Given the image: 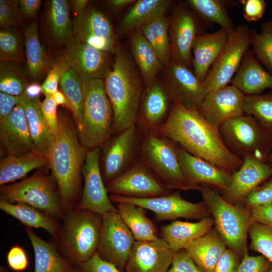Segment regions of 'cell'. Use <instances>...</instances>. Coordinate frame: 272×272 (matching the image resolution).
<instances>
[{
	"label": "cell",
	"mask_w": 272,
	"mask_h": 272,
	"mask_svg": "<svg viewBox=\"0 0 272 272\" xmlns=\"http://www.w3.org/2000/svg\"><path fill=\"white\" fill-rule=\"evenodd\" d=\"M160 132L193 156L206 160L231 175L243 160L224 144L219 128L210 124L197 110L188 109L173 101Z\"/></svg>",
	"instance_id": "cell-1"
},
{
	"label": "cell",
	"mask_w": 272,
	"mask_h": 272,
	"mask_svg": "<svg viewBox=\"0 0 272 272\" xmlns=\"http://www.w3.org/2000/svg\"><path fill=\"white\" fill-rule=\"evenodd\" d=\"M112 69L104 79L114 116L113 128L119 132L135 125L142 84L140 72L130 56L117 48Z\"/></svg>",
	"instance_id": "cell-2"
},
{
	"label": "cell",
	"mask_w": 272,
	"mask_h": 272,
	"mask_svg": "<svg viewBox=\"0 0 272 272\" xmlns=\"http://www.w3.org/2000/svg\"><path fill=\"white\" fill-rule=\"evenodd\" d=\"M87 149L80 144L71 125L59 120L58 130L47 157L65 204L71 201L78 190Z\"/></svg>",
	"instance_id": "cell-3"
},
{
	"label": "cell",
	"mask_w": 272,
	"mask_h": 272,
	"mask_svg": "<svg viewBox=\"0 0 272 272\" xmlns=\"http://www.w3.org/2000/svg\"><path fill=\"white\" fill-rule=\"evenodd\" d=\"M198 190L226 246L242 257L248 251V230L254 222L250 208L243 202L230 203L218 191L211 187L199 185Z\"/></svg>",
	"instance_id": "cell-4"
},
{
	"label": "cell",
	"mask_w": 272,
	"mask_h": 272,
	"mask_svg": "<svg viewBox=\"0 0 272 272\" xmlns=\"http://www.w3.org/2000/svg\"><path fill=\"white\" fill-rule=\"evenodd\" d=\"M219 129L227 148L238 157L269 162L272 154V133L253 117L244 114L227 120Z\"/></svg>",
	"instance_id": "cell-5"
},
{
	"label": "cell",
	"mask_w": 272,
	"mask_h": 272,
	"mask_svg": "<svg viewBox=\"0 0 272 272\" xmlns=\"http://www.w3.org/2000/svg\"><path fill=\"white\" fill-rule=\"evenodd\" d=\"M83 84L84 105L79 137L84 147L93 149L108 137L113 127V112L103 79H93Z\"/></svg>",
	"instance_id": "cell-6"
},
{
	"label": "cell",
	"mask_w": 272,
	"mask_h": 272,
	"mask_svg": "<svg viewBox=\"0 0 272 272\" xmlns=\"http://www.w3.org/2000/svg\"><path fill=\"white\" fill-rule=\"evenodd\" d=\"M102 224V215L78 209L66 217L62 231V246L67 255L78 263L97 251Z\"/></svg>",
	"instance_id": "cell-7"
},
{
	"label": "cell",
	"mask_w": 272,
	"mask_h": 272,
	"mask_svg": "<svg viewBox=\"0 0 272 272\" xmlns=\"http://www.w3.org/2000/svg\"><path fill=\"white\" fill-rule=\"evenodd\" d=\"M141 152L146 165L150 167L170 189L197 190L186 178L178 157L176 144L153 134L144 139Z\"/></svg>",
	"instance_id": "cell-8"
},
{
	"label": "cell",
	"mask_w": 272,
	"mask_h": 272,
	"mask_svg": "<svg viewBox=\"0 0 272 272\" xmlns=\"http://www.w3.org/2000/svg\"><path fill=\"white\" fill-rule=\"evenodd\" d=\"M251 44V30L241 24L229 32L225 48L202 82L206 94L229 85Z\"/></svg>",
	"instance_id": "cell-9"
},
{
	"label": "cell",
	"mask_w": 272,
	"mask_h": 272,
	"mask_svg": "<svg viewBox=\"0 0 272 272\" xmlns=\"http://www.w3.org/2000/svg\"><path fill=\"white\" fill-rule=\"evenodd\" d=\"M1 193V198L10 202L25 203L49 216L61 214L57 194L50 180L43 175L36 174L14 184L3 185Z\"/></svg>",
	"instance_id": "cell-10"
},
{
	"label": "cell",
	"mask_w": 272,
	"mask_h": 272,
	"mask_svg": "<svg viewBox=\"0 0 272 272\" xmlns=\"http://www.w3.org/2000/svg\"><path fill=\"white\" fill-rule=\"evenodd\" d=\"M133 235L122 221L118 211L102 215V224L97 253L123 272L135 242Z\"/></svg>",
	"instance_id": "cell-11"
},
{
	"label": "cell",
	"mask_w": 272,
	"mask_h": 272,
	"mask_svg": "<svg viewBox=\"0 0 272 272\" xmlns=\"http://www.w3.org/2000/svg\"><path fill=\"white\" fill-rule=\"evenodd\" d=\"M111 201L127 202L144 208L154 214L156 222L178 218L200 220L210 216L203 202L194 203L184 199L179 191L167 195L146 198H137L112 195Z\"/></svg>",
	"instance_id": "cell-12"
},
{
	"label": "cell",
	"mask_w": 272,
	"mask_h": 272,
	"mask_svg": "<svg viewBox=\"0 0 272 272\" xmlns=\"http://www.w3.org/2000/svg\"><path fill=\"white\" fill-rule=\"evenodd\" d=\"M106 188L113 195L137 198L165 195L171 190L141 164L135 165L108 183Z\"/></svg>",
	"instance_id": "cell-13"
},
{
	"label": "cell",
	"mask_w": 272,
	"mask_h": 272,
	"mask_svg": "<svg viewBox=\"0 0 272 272\" xmlns=\"http://www.w3.org/2000/svg\"><path fill=\"white\" fill-rule=\"evenodd\" d=\"M99 147L87 152L82 173L84 180L83 193L78 209H84L103 215L117 211L107 195L99 167Z\"/></svg>",
	"instance_id": "cell-14"
},
{
	"label": "cell",
	"mask_w": 272,
	"mask_h": 272,
	"mask_svg": "<svg viewBox=\"0 0 272 272\" xmlns=\"http://www.w3.org/2000/svg\"><path fill=\"white\" fill-rule=\"evenodd\" d=\"M73 38L101 51L115 53L116 38L112 25L99 10L89 9L73 22Z\"/></svg>",
	"instance_id": "cell-15"
},
{
	"label": "cell",
	"mask_w": 272,
	"mask_h": 272,
	"mask_svg": "<svg viewBox=\"0 0 272 272\" xmlns=\"http://www.w3.org/2000/svg\"><path fill=\"white\" fill-rule=\"evenodd\" d=\"M165 87L173 101L190 110H198L206 95L202 82L193 72L172 60L167 66Z\"/></svg>",
	"instance_id": "cell-16"
},
{
	"label": "cell",
	"mask_w": 272,
	"mask_h": 272,
	"mask_svg": "<svg viewBox=\"0 0 272 272\" xmlns=\"http://www.w3.org/2000/svg\"><path fill=\"white\" fill-rule=\"evenodd\" d=\"M245 95L234 86L227 85L206 94L198 111L213 126L244 114Z\"/></svg>",
	"instance_id": "cell-17"
},
{
	"label": "cell",
	"mask_w": 272,
	"mask_h": 272,
	"mask_svg": "<svg viewBox=\"0 0 272 272\" xmlns=\"http://www.w3.org/2000/svg\"><path fill=\"white\" fill-rule=\"evenodd\" d=\"M199 25L193 14L183 5L174 10L169 22V37L172 60L189 68L192 64L191 51Z\"/></svg>",
	"instance_id": "cell-18"
},
{
	"label": "cell",
	"mask_w": 272,
	"mask_h": 272,
	"mask_svg": "<svg viewBox=\"0 0 272 272\" xmlns=\"http://www.w3.org/2000/svg\"><path fill=\"white\" fill-rule=\"evenodd\" d=\"M107 53L73 38L67 43L63 57L82 82H85L105 78L110 69Z\"/></svg>",
	"instance_id": "cell-19"
},
{
	"label": "cell",
	"mask_w": 272,
	"mask_h": 272,
	"mask_svg": "<svg viewBox=\"0 0 272 272\" xmlns=\"http://www.w3.org/2000/svg\"><path fill=\"white\" fill-rule=\"evenodd\" d=\"M174 252L162 238L135 241L123 272H166Z\"/></svg>",
	"instance_id": "cell-20"
},
{
	"label": "cell",
	"mask_w": 272,
	"mask_h": 272,
	"mask_svg": "<svg viewBox=\"0 0 272 272\" xmlns=\"http://www.w3.org/2000/svg\"><path fill=\"white\" fill-rule=\"evenodd\" d=\"M271 176L272 166L269 162L245 158L241 166L232 174L230 184L222 195L233 204L243 202L246 196Z\"/></svg>",
	"instance_id": "cell-21"
},
{
	"label": "cell",
	"mask_w": 272,
	"mask_h": 272,
	"mask_svg": "<svg viewBox=\"0 0 272 272\" xmlns=\"http://www.w3.org/2000/svg\"><path fill=\"white\" fill-rule=\"evenodd\" d=\"M176 146L180 164L189 182L197 187H211L222 193L227 189L231 179V174Z\"/></svg>",
	"instance_id": "cell-22"
},
{
	"label": "cell",
	"mask_w": 272,
	"mask_h": 272,
	"mask_svg": "<svg viewBox=\"0 0 272 272\" xmlns=\"http://www.w3.org/2000/svg\"><path fill=\"white\" fill-rule=\"evenodd\" d=\"M0 141L9 155L21 156L33 151L25 111L20 102L9 116L0 120Z\"/></svg>",
	"instance_id": "cell-23"
},
{
	"label": "cell",
	"mask_w": 272,
	"mask_h": 272,
	"mask_svg": "<svg viewBox=\"0 0 272 272\" xmlns=\"http://www.w3.org/2000/svg\"><path fill=\"white\" fill-rule=\"evenodd\" d=\"M137 138L134 125L120 132L107 146L104 154L103 174L107 183L125 171L133 155Z\"/></svg>",
	"instance_id": "cell-24"
},
{
	"label": "cell",
	"mask_w": 272,
	"mask_h": 272,
	"mask_svg": "<svg viewBox=\"0 0 272 272\" xmlns=\"http://www.w3.org/2000/svg\"><path fill=\"white\" fill-rule=\"evenodd\" d=\"M229 31L220 28L213 32H200L192 46L193 73L202 82L228 41Z\"/></svg>",
	"instance_id": "cell-25"
},
{
	"label": "cell",
	"mask_w": 272,
	"mask_h": 272,
	"mask_svg": "<svg viewBox=\"0 0 272 272\" xmlns=\"http://www.w3.org/2000/svg\"><path fill=\"white\" fill-rule=\"evenodd\" d=\"M230 83L245 95L260 94L267 89L272 91V74L264 69L249 47Z\"/></svg>",
	"instance_id": "cell-26"
},
{
	"label": "cell",
	"mask_w": 272,
	"mask_h": 272,
	"mask_svg": "<svg viewBox=\"0 0 272 272\" xmlns=\"http://www.w3.org/2000/svg\"><path fill=\"white\" fill-rule=\"evenodd\" d=\"M214 225L211 216L196 222L173 221L161 227V236L174 253L186 249L192 242L206 234Z\"/></svg>",
	"instance_id": "cell-27"
},
{
	"label": "cell",
	"mask_w": 272,
	"mask_h": 272,
	"mask_svg": "<svg viewBox=\"0 0 272 272\" xmlns=\"http://www.w3.org/2000/svg\"><path fill=\"white\" fill-rule=\"evenodd\" d=\"M22 106L33 145V151L47 157L53 145L54 137L43 117L40 102L31 100L23 94L20 96Z\"/></svg>",
	"instance_id": "cell-28"
},
{
	"label": "cell",
	"mask_w": 272,
	"mask_h": 272,
	"mask_svg": "<svg viewBox=\"0 0 272 272\" xmlns=\"http://www.w3.org/2000/svg\"><path fill=\"white\" fill-rule=\"evenodd\" d=\"M172 99L166 88L156 80L147 84L142 97V117L148 127L159 126L168 117ZM172 107V106H171Z\"/></svg>",
	"instance_id": "cell-29"
},
{
	"label": "cell",
	"mask_w": 272,
	"mask_h": 272,
	"mask_svg": "<svg viewBox=\"0 0 272 272\" xmlns=\"http://www.w3.org/2000/svg\"><path fill=\"white\" fill-rule=\"evenodd\" d=\"M227 248L217 230L213 227L206 234L190 243L186 249L203 272H212Z\"/></svg>",
	"instance_id": "cell-30"
},
{
	"label": "cell",
	"mask_w": 272,
	"mask_h": 272,
	"mask_svg": "<svg viewBox=\"0 0 272 272\" xmlns=\"http://www.w3.org/2000/svg\"><path fill=\"white\" fill-rule=\"evenodd\" d=\"M129 42L134 63L145 82L155 81L163 64L140 28L132 31Z\"/></svg>",
	"instance_id": "cell-31"
},
{
	"label": "cell",
	"mask_w": 272,
	"mask_h": 272,
	"mask_svg": "<svg viewBox=\"0 0 272 272\" xmlns=\"http://www.w3.org/2000/svg\"><path fill=\"white\" fill-rule=\"evenodd\" d=\"M171 4L172 1L169 0L135 1L121 20V31H132L153 20L164 16Z\"/></svg>",
	"instance_id": "cell-32"
},
{
	"label": "cell",
	"mask_w": 272,
	"mask_h": 272,
	"mask_svg": "<svg viewBox=\"0 0 272 272\" xmlns=\"http://www.w3.org/2000/svg\"><path fill=\"white\" fill-rule=\"evenodd\" d=\"M47 164V157L33 151L21 156L8 155L1 160L0 184L4 185L20 179L30 171Z\"/></svg>",
	"instance_id": "cell-33"
},
{
	"label": "cell",
	"mask_w": 272,
	"mask_h": 272,
	"mask_svg": "<svg viewBox=\"0 0 272 272\" xmlns=\"http://www.w3.org/2000/svg\"><path fill=\"white\" fill-rule=\"evenodd\" d=\"M26 232L34 250V272H75L53 245L41 239L28 227Z\"/></svg>",
	"instance_id": "cell-34"
},
{
	"label": "cell",
	"mask_w": 272,
	"mask_h": 272,
	"mask_svg": "<svg viewBox=\"0 0 272 272\" xmlns=\"http://www.w3.org/2000/svg\"><path fill=\"white\" fill-rule=\"evenodd\" d=\"M117 208L135 241H150L158 238V228L146 216L145 209L127 202L118 203Z\"/></svg>",
	"instance_id": "cell-35"
},
{
	"label": "cell",
	"mask_w": 272,
	"mask_h": 272,
	"mask_svg": "<svg viewBox=\"0 0 272 272\" xmlns=\"http://www.w3.org/2000/svg\"><path fill=\"white\" fill-rule=\"evenodd\" d=\"M0 209L29 227L42 228L51 235H56L57 226L52 219L35 208L23 203H11L1 198Z\"/></svg>",
	"instance_id": "cell-36"
},
{
	"label": "cell",
	"mask_w": 272,
	"mask_h": 272,
	"mask_svg": "<svg viewBox=\"0 0 272 272\" xmlns=\"http://www.w3.org/2000/svg\"><path fill=\"white\" fill-rule=\"evenodd\" d=\"M61 91L65 96L68 108L71 110L79 133L82 129L84 105V91L82 81L72 67L63 73L60 82Z\"/></svg>",
	"instance_id": "cell-37"
},
{
	"label": "cell",
	"mask_w": 272,
	"mask_h": 272,
	"mask_svg": "<svg viewBox=\"0 0 272 272\" xmlns=\"http://www.w3.org/2000/svg\"><path fill=\"white\" fill-rule=\"evenodd\" d=\"M24 43L29 74L33 78L37 79L52 65L41 45L36 22L25 28Z\"/></svg>",
	"instance_id": "cell-38"
},
{
	"label": "cell",
	"mask_w": 272,
	"mask_h": 272,
	"mask_svg": "<svg viewBox=\"0 0 272 272\" xmlns=\"http://www.w3.org/2000/svg\"><path fill=\"white\" fill-rule=\"evenodd\" d=\"M140 28L163 65L167 66L171 61V58L169 22L164 16H162L152 20Z\"/></svg>",
	"instance_id": "cell-39"
},
{
	"label": "cell",
	"mask_w": 272,
	"mask_h": 272,
	"mask_svg": "<svg viewBox=\"0 0 272 272\" xmlns=\"http://www.w3.org/2000/svg\"><path fill=\"white\" fill-rule=\"evenodd\" d=\"M188 6L206 22L219 25L221 28L231 31L235 28L228 12V6L234 2L223 0H188Z\"/></svg>",
	"instance_id": "cell-40"
},
{
	"label": "cell",
	"mask_w": 272,
	"mask_h": 272,
	"mask_svg": "<svg viewBox=\"0 0 272 272\" xmlns=\"http://www.w3.org/2000/svg\"><path fill=\"white\" fill-rule=\"evenodd\" d=\"M48 24L54 38L59 42L67 43L73 38V22L70 7L65 0H52L47 13Z\"/></svg>",
	"instance_id": "cell-41"
},
{
	"label": "cell",
	"mask_w": 272,
	"mask_h": 272,
	"mask_svg": "<svg viewBox=\"0 0 272 272\" xmlns=\"http://www.w3.org/2000/svg\"><path fill=\"white\" fill-rule=\"evenodd\" d=\"M244 113L253 117L272 133V91L265 94L245 95Z\"/></svg>",
	"instance_id": "cell-42"
},
{
	"label": "cell",
	"mask_w": 272,
	"mask_h": 272,
	"mask_svg": "<svg viewBox=\"0 0 272 272\" xmlns=\"http://www.w3.org/2000/svg\"><path fill=\"white\" fill-rule=\"evenodd\" d=\"M261 31L251 30V44L257 60L272 74V20L262 23Z\"/></svg>",
	"instance_id": "cell-43"
},
{
	"label": "cell",
	"mask_w": 272,
	"mask_h": 272,
	"mask_svg": "<svg viewBox=\"0 0 272 272\" xmlns=\"http://www.w3.org/2000/svg\"><path fill=\"white\" fill-rule=\"evenodd\" d=\"M27 86L22 73L14 64L1 62L0 91L4 93L20 96Z\"/></svg>",
	"instance_id": "cell-44"
},
{
	"label": "cell",
	"mask_w": 272,
	"mask_h": 272,
	"mask_svg": "<svg viewBox=\"0 0 272 272\" xmlns=\"http://www.w3.org/2000/svg\"><path fill=\"white\" fill-rule=\"evenodd\" d=\"M248 235L250 248L272 263V227L254 221L249 227Z\"/></svg>",
	"instance_id": "cell-45"
},
{
	"label": "cell",
	"mask_w": 272,
	"mask_h": 272,
	"mask_svg": "<svg viewBox=\"0 0 272 272\" xmlns=\"http://www.w3.org/2000/svg\"><path fill=\"white\" fill-rule=\"evenodd\" d=\"M21 46L18 34L10 29L0 31V58L1 61H18L21 56Z\"/></svg>",
	"instance_id": "cell-46"
},
{
	"label": "cell",
	"mask_w": 272,
	"mask_h": 272,
	"mask_svg": "<svg viewBox=\"0 0 272 272\" xmlns=\"http://www.w3.org/2000/svg\"><path fill=\"white\" fill-rule=\"evenodd\" d=\"M70 67L62 57L49 70L46 78L41 85L42 93L52 96L58 90V86L64 72Z\"/></svg>",
	"instance_id": "cell-47"
},
{
	"label": "cell",
	"mask_w": 272,
	"mask_h": 272,
	"mask_svg": "<svg viewBox=\"0 0 272 272\" xmlns=\"http://www.w3.org/2000/svg\"><path fill=\"white\" fill-rule=\"evenodd\" d=\"M272 166V154L269 160ZM272 201V176L246 196L243 203L249 208Z\"/></svg>",
	"instance_id": "cell-48"
},
{
	"label": "cell",
	"mask_w": 272,
	"mask_h": 272,
	"mask_svg": "<svg viewBox=\"0 0 272 272\" xmlns=\"http://www.w3.org/2000/svg\"><path fill=\"white\" fill-rule=\"evenodd\" d=\"M271 265L263 255L250 256L247 251L242 256L237 272H266Z\"/></svg>",
	"instance_id": "cell-49"
},
{
	"label": "cell",
	"mask_w": 272,
	"mask_h": 272,
	"mask_svg": "<svg viewBox=\"0 0 272 272\" xmlns=\"http://www.w3.org/2000/svg\"><path fill=\"white\" fill-rule=\"evenodd\" d=\"M166 272H203L195 263L186 249L174 253L172 261Z\"/></svg>",
	"instance_id": "cell-50"
},
{
	"label": "cell",
	"mask_w": 272,
	"mask_h": 272,
	"mask_svg": "<svg viewBox=\"0 0 272 272\" xmlns=\"http://www.w3.org/2000/svg\"><path fill=\"white\" fill-rule=\"evenodd\" d=\"M19 1H0V26L2 28L10 29L17 23Z\"/></svg>",
	"instance_id": "cell-51"
},
{
	"label": "cell",
	"mask_w": 272,
	"mask_h": 272,
	"mask_svg": "<svg viewBox=\"0 0 272 272\" xmlns=\"http://www.w3.org/2000/svg\"><path fill=\"white\" fill-rule=\"evenodd\" d=\"M75 272H122L113 264L102 259L96 252L86 261L78 263Z\"/></svg>",
	"instance_id": "cell-52"
},
{
	"label": "cell",
	"mask_w": 272,
	"mask_h": 272,
	"mask_svg": "<svg viewBox=\"0 0 272 272\" xmlns=\"http://www.w3.org/2000/svg\"><path fill=\"white\" fill-rule=\"evenodd\" d=\"M57 104L51 96H46L40 102L43 117L52 134L54 137L59 128V119L57 115Z\"/></svg>",
	"instance_id": "cell-53"
},
{
	"label": "cell",
	"mask_w": 272,
	"mask_h": 272,
	"mask_svg": "<svg viewBox=\"0 0 272 272\" xmlns=\"http://www.w3.org/2000/svg\"><path fill=\"white\" fill-rule=\"evenodd\" d=\"M243 6V17L248 22H257L262 18L266 11L264 0H240Z\"/></svg>",
	"instance_id": "cell-54"
},
{
	"label": "cell",
	"mask_w": 272,
	"mask_h": 272,
	"mask_svg": "<svg viewBox=\"0 0 272 272\" xmlns=\"http://www.w3.org/2000/svg\"><path fill=\"white\" fill-rule=\"evenodd\" d=\"M241 257L236 251L227 248L220 256L212 272H237Z\"/></svg>",
	"instance_id": "cell-55"
},
{
	"label": "cell",
	"mask_w": 272,
	"mask_h": 272,
	"mask_svg": "<svg viewBox=\"0 0 272 272\" xmlns=\"http://www.w3.org/2000/svg\"><path fill=\"white\" fill-rule=\"evenodd\" d=\"M9 266L15 271H23L28 265L27 254L23 248L15 245L11 248L7 256Z\"/></svg>",
	"instance_id": "cell-56"
},
{
	"label": "cell",
	"mask_w": 272,
	"mask_h": 272,
	"mask_svg": "<svg viewBox=\"0 0 272 272\" xmlns=\"http://www.w3.org/2000/svg\"><path fill=\"white\" fill-rule=\"evenodd\" d=\"M250 208L254 222L272 227V201Z\"/></svg>",
	"instance_id": "cell-57"
},
{
	"label": "cell",
	"mask_w": 272,
	"mask_h": 272,
	"mask_svg": "<svg viewBox=\"0 0 272 272\" xmlns=\"http://www.w3.org/2000/svg\"><path fill=\"white\" fill-rule=\"evenodd\" d=\"M20 96L0 92V120L7 117L20 102Z\"/></svg>",
	"instance_id": "cell-58"
},
{
	"label": "cell",
	"mask_w": 272,
	"mask_h": 272,
	"mask_svg": "<svg viewBox=\"0 0 272 272\" xmlns=\"http://www.w3.org/2000/svg\"><path fill=\"white\" fill-rule=\"evenodd\" d=\"M41 3L40 0H20L19 8L25 16L31 18L36 15Z\"/></svg>",
	"instance_id": "cell-59"
},
{
	"label": "cell",
	"mask_w": 272,
	"mask_h": 272,
	"mask_svg": "<svg viewBox=\"0 0 272 272\" xmlns=\"http://www.w3.org/2000/svg\"><path fill=\"white\" fill-rule=\"evenodd\" d=\"M42 93L41 86L37 83H32L27 85L23 93L25 96L31 100H38Z\"/></svg>",
	"instance_id": "cell-60"
},
{
	"label": "cell",
	"mask_w": 272,
	"mask_h": 272,
	"mask_svg": "<svg viewBox=\"0 0 272 272\" xmlns=\"http://www.w3.org/2000/svg\"><path fill=\"white\" fill-rule=\"evenodd\" d=\"M72 6L74 11L77 14V16L81 15L87 11L89 3L88 0H74L71 1Z\"/></svg>",
	"instance_id": "cell-61"
},
{
	"label": "cell",
	"mask_w": 272,
	"mask_h": 272,
	"mask_svg": "<svg viewBox=\"0 0 272 272\" xmlns=\"http://www.w3.org/2000/svg\"><path fill=\"white\" fill-rule=\"evenodd\" d=\"M135 2L133 0H111L108 1L107 2L109 6L112 9L121 10Z\"/></svg>",
	"instance_id": "cell-62"
},
{
	"label": "cell",
	"mask_w": 272,
	"mask_h": 272,
	"mask_svg": "<svg viewBox=\"0 0 272 272\" xmlns=\"http://www.w3.org/2000/svg\"><path fill=\"white\" fill-rule=\"evenodd\" d=\"M51 97L57 105L65 106L68 107L67 100L61 91L57 90Z\"/></svg>",
	"instance_id": "cell-63"
},
{
	"label": "cell",
	"mask_w": 272,
	"mask_h": 272,
	"mask_svg": "<svg viewBox=\"0 0 272 272\" xmlns=\"http://www.w3.org/2000/svg\"><path fill=\"white\" fill-rule=\"evenodd\" d=\"M266 272H272V265Z\"/></svg>",
	"instance_id": "cell-64"
}]
</instances>
